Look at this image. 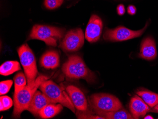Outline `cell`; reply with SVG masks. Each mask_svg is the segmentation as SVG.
I'll list each match as a JSON object with an SVG mask.
<instances>
[{
  "label": "cell",
  "mask_w": 158,
  "mask_h": 119,
  "mask_svg": "<svg viewBox=\"0 0 158 119\" xmlns=\"http://www.w3.org/2000/svg\"><path fill=\"white\" fill-rule=\"evenodd\" d=\"M153 111H158V104L156 105V106H154L153 108H152V109H151L150 112H152Z\"/></svg>",
  "instance_id": "26"
},
{
  "label": "cell",
  "mask_w": 158,
  "mask_h": 119,
  "mask_svg": "<svg viewBox=\"0 0 158 119\" xmlns=\"http://www.w3.org/2000/svg\"><path fill=\"white\" fill-rule=\"evenodd\" d=\"M20 69V64L18 61H6L0 66V74L1 75L8 76Z\"/></svg>",
  "instance_id": "17"
},
{
  "label": "cell",
  "mask_w": 158,
  "mask_h": 119,
  "mask_svg": "<svg viewBox=\"0 0 158 119\" xmlns=\"http://www.w3.org/2000/svg\"><path fill=\"white\" fill-rule=\"evenodd\" d=\"M138 57L148 61L154 60L157 57L156 43L152 37H147L142 41Z\"/></svg>",
  "instance_id": "13"
},
{
  "label": "cell",
  "mask_w": 158,
  "mask_h": 119,
  "mask_svg": "<svg viewBox=\"0 0 158 119\" xmlns=\"http://www.w3.org/2000/svg\"><path fill=\"white\" fill-rule=\"evenodd\" d=\"M13 84L11 80L2 81L0 83V95L3 96L9 92Z\"/></svg>",
  "instance_id": "23"
},
{
  "label": "cell",
  "mask_w": 158,
  "mask_h": 119,
  "mask_svg": "<svg viewBox=\"0 0 158 119\" xmlns=\"http://www.w3.org/2000/svg\"><path fill=\"white\" fill-rule=\"evenodd\" d=\"M97 115L107 119H133V116L124 108L112 112H104L100 111L94 112Z\"/></svg>",
  "instance_id": "15"
},
{
  "label": "cell",
  "mask_w": 158,
  "mask_h": 119,
  "mask_svg": "<svg viewBox=\"0 0 158 119\" xmlns=\"http://www.w3.org/2000/svg\"><path fill=\"white\" fill-rule=\"evenodd\" d=\"M62 71L67 78L71 79H83L88 83L95 80L94 72L87 66L81 57L71 55L62 66Z\"/></svg>",
  "instance_id": "1"
},
{
  "label": "cell",
  "mask_w": 158,
  "mask_h": 119,
  "mask_svg": "<svg viewBox=\"0 0 158 119\" xmlns=\"http://www.w3.org/2000/svg\"><path fill=\"white\" fill-rule=\"evenodd\" d=\"M49 104L56 103L50 99L44 93L37 90L34 95L27 111L34 116H39L40 111Z\"/></svg>",
  "instance_id": "11"
},
{
  "label": "cell",
  "mask_w": 158,
  "mask_h": 119,
  "mask_svg": "<svg viewBox=\"0 0 158 119\" xmlns=\"http://www.w3.org/2000/svg\"><path fill=\"white\" fill-rule=\"evenodd\" d=\"M48 80V78L41 75L37 78L35 84L33 88H31L28 85L25 86L23 89L17 93H14V110L12 117L16 119L20 118V114L24 111L27 110L34 95L41 83L44 81Z\"/></svg>",
  "instance_id": "2"
},
{
  "label": "cell",
  "mask_w": 158,
  "mask_h": 119,
  "mask_svg": "<svg viewBox=\"0 0 158 119\" xmlns=\"http://www.w3.org/2000/svg\"><path fill=\"white\" fill-rule=\"evenodd\" d=\"M66 91L77 111L81 112L89 111V103H88L85 95L80 89L71 85L67 87Z\"/></svg>",
  "instance_id": "10"
},
{
  "label": "cell",
  "mask_w": 158,
  "mask_h": 119,
  "mask_svg": "<svg viewBox=\"0 0 158 119\" xmlns=\"http://www.w3.org/2000/svg\"><path fill=\"white\" fill-rule=\"evenodd\" d=\"M13 104L12 99L7 96H1L0 98V110L6 111L11 108Z\"/></svg>",
  "instance_id": "20"
},
{
  "label": "cell",
  "mask_w": 158,
  "mask_h": 119,
  "mask_svg": "<svg viewBox=\"0 0 158 119\" xmlns=\"http://www.w3.org/2000/svg\"><path fill=\"white\" fill-rule=\"evenodd\" d=\"M136 94L151 108L158 104V94L148 91H140Z\"/></svg>",
  "instance_id": "18"
},
{
  "label": "cell",
  "mask_w": 158,
  "mask_h": 119,
  "mask_svg": "<svg viewBox=\"0 0 158 119\" xmlns=\"http://www.w3.org/2000/svg\"><path fill=\"white\" fill-rule=\"evenodd\" d=\"M88 101L93 112H112L123 108L122 104L118 98L110 94H93L89 97Z\"/></svg>",
  "instance_id": "6"
},
{
  "label": "cell",
  "mask_w": 158,
  "mask_h": 119,
  "mask_svg": "<svg viewBox=\"0 0 158 119\" xmlns=\"http://www.w3.org/2000/svg\"><path fill=\"white\" fill-rule=\"evenodd\" d=\"M41 66L46 69H55L60 64L59 53L56 50H48L45 52L40 60Z\"/></svg>",
  "instance_id": "14"
},
{
  "label": "cell",
  "mask_w": 158,
  "mask_h": 119,
  "mask_svg": "<svg viewBox=\"0 0 158 119\" xmlns=\"http://www.w3.org/2000/svg\"><path fill=\"white\" fill-rule=\"evenodd\" d=\"M63 109L61 104H49L40 111L39 116L42 119H50L59 114Z\"/></svg>",
  "instance_id": "16"
},
{
  "label": "cell",
  "mask_w": 158,
  "mask_h": 119,
  "mask_svg": "<svg viewBox=\"0 0 158 119\" xmlns=\"http://www.w3.org/2000/svg\"><path fill=\"white\" fill-rule=\"evenodd\" d=\"M84 43V35L81 28L70 30L60 43V47L64 51L75 52L81 49Z\"/></svg>",
  "instance_id": "8"
},
{
  "label": "cell",
  "mask_w": 158,
  "mask_h": 119,
  "mask_svg": "<svg viewBox=\"0 0 158 119\" xmlns=\"http://www.w3.org/2000/svg\"><path fill=\"white\" fill-rule=\"evenodd\" d=\"M144 119H153V118L152 117V116H151V115H147V116H145V117L144 118Z\"/></svg>",
  "instance_id": "27"
},
{
  "label": "cell",
  "mask_w": 158,
  "mask_h": 119,
  "mask_svg": "<svg viewBox=\"0 0 158 119\" xmlns=\"http://www.w3.org/2000/svg\"><path fill=\"white\" fill-rule=\"evenodd\" d=\"M148 24H146L143 29L138 31H133L125 27L119 26L115 29H110L106 28L103 35L105 40L111 42L123 41L142 36L147 28Z\"/></svg>",
  "instance_id": "7"
},
{
  "label": "cell",
  "mask_w": 158,
  "mask_h": 119,
  "mask_svg": "<svg viewBox=\"0 0 158 119\" xmlns=\"http://www.w3.org/2000/svg\"><path fill=\"white\" fill-rule=\"evenodd\" d=\"M152 112H155V113H158V111H152Z\"/></svg>",
  "instance_id": "28"
},
{
  "label": "cell",
  "mask_w": 158,
  "mask_h": 119,
  "mask_svg": "<svg viewBox=\"0 0 158 119\" xmlns=\"http://www.w3.org/2000/svg\"><path fill=\"white\" fill-rule=\"evenodd\" d=\"M129 110L133 118L138 119L144 117L151 109L140 96L135 95L130 100Z\"/></svg>",
  "instance_id": "12"
},
{
  "label": "cell",
  "mask_w": 158,
  "mask_h": 119,
  "mask_svg": "<svg viewBox=\"0 0 158 119\" xmlns=\"http://www.w3.org/2000/svg\"><path fill=\"white\" fill-rule=\"evenodd\" d=\"M128 13L131 15H134L136 12V8L134 5H129L127 7Z\"/></svg>",
  "instance_id": "25"
},
{
  "label": "cell",
  "mask_w": 158,
  "mask_h": 119,
  "mask_svg": "<svg viewBox=\"0 0 158 119\" xmlns=\"http://www.w3.org/2000/svg\"><path fill=\"white\" fill-rule=\"evenodd\" d=\"M64 0H45L44 5L46 8L49 10H54L61 6Z\"/></svg>",
  "instance_id": "22"
},
{
  "label": "cell",
  "mask_w": 158,
  "mask_h": 119,
  "mask_svg": "<svg viewBox=\"0 0 158 119\" xmlns=\"http://www.w3.org/2000/svg\"><path fill=\"white\" fill-rule=\"evenodd\" d=\"M18 53L21 65L24 70L27 85L31 88H33L35 84L38 74L34 54L31 49L26 43L21 45L19 48Z\"/></svg>",
  "instance_id": "3"
},
{
  "label": "cell",
  "mask_w": 158,
  "mask_h": 119,
  "mask_svg": "<svg viewBox=\"0 0 158 119\" xmlns=\"http://www.w3.org/2000/svg\"><path fill=\"white\" fill-rule=\"evenodd\" d=\"M117 12H118V15L120 16L123 15L126 12V10L125 7L123 4H121L118 5L117 7Z\"/></svg>",
  "instance_id": "24"
},
{
  "label": "cell",
  "mask_w": 158,
  "mask_h": 119,
  "mask_svg": "<svg viewBox=\"0 0 158 119\" xmlns=\"http://www.w3.org/2000/svg\"><path fill=\"white\" fill-rule=\"evenodd\" d=\"M65 30L50 26L35 25L30 35V40H38L45 42L48 46L56 47L57 41L63 38Z\"/></svg>",
  "instance_id": "4"
},
{
  "label": "cell",
  "mask_w": 158,
  "mask_h": 119,
  "mask_svg": "<svg viewBox=\"0 0 158 119\" xmlns=\"http://www.w3.org/2000/svg\"><path fill=\"white\" fill-rule=\"evenodd\" d=\"M93 112L91 111L87 112H81L77 111L76 116L78 119H104L103 117L98 115H93Z\"/></svg>",
  "instance_id": "21"
},
{
  "label": "cell",
  "mask_w": 158,
  "mask_h": 119,
  "mask_svg": "<svg viewBox=\"0 0 158 119\" xmlns=\"http://www.w3.org/2000/svg\"><path fill=\"white\" fill-rule=\"evenodd\" d=\"M39 89L56 104L59 103L63 105V106L71 110L73 113H76L75 107L70 96L54 82L48 80L44 81L41 83Z\"/></svg>",
  "instance_id": "5"
},
{
  "label": "cell",
  "mask_w": 158,
  "mask_h": 119,
  "mask_svg": "<svg viewBox=\"0 0 158 119\" xmlns=\"http://www.w3.org/2000/svg\"><path fill=\"white\" fill-rule=\"evenodd\" d=\"M15 86L14 93H17L27 86V78L23 72H19L13 78Z\"/></svg>",
  "instance_id": "19"
},
{
  "label": "cell",
  "mask_w": 158,
  "mask_h": 119,
  "mask_svg": "<svg viewBox=\"0 0 158 119\" xmlns=\"http://www.w3.org/2000/svg\"><path fill=\"white\" fill-rule=\"evenodd\" d=\"M103 28L102 19L96 15L90 17L85 31V37L90 43H94L100 39Z\"/></svg>",
  "instance_id": "9"
}]
</instances>
